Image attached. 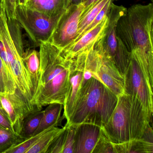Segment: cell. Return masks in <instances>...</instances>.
<instances>
[{"label": "cell", "instance_id": "cell-1", "mask_svg": "<svg viewBox=\"0 0 153 153\" xmlns=\"http://www.w3.org/2000/svg\"><path fill=\"white\" fill-rule=\"evenodd\" d=\"M116 33L139 65L153 93V3L136 4L127 9L118 21Z\"/></svg>", "mask_w": 153, "mask_h": 153}, {"label": "cell", "instance_id": "cell-2", "mask_svg": "<svg viewBox=\"0 0 153 153\" xmlns=\"http://www.w3.org/2000/svg\"><path fill=\"white\" fill-rule=\"evenodd\" d=\"M152 115L137 98L123 94L118 97L111 115L102 128L113 143L140 139Z\"/></svg>", "mask_w": 153, "mask_h": 153}, {"label": "cell", "instance_id": "cell-3", "mask_svg": "<svg viewBox=\"0 0 153 153\" xmlns=\"http://www.w3.org/2000/svg\"><path fill=\"white\" fill-rule=\"evenodd\" d=\"M117 101V96L92 77L82 86L73 113L67 123H88L102 128L111 115Z\"/></svg>", "mask_w": 153, "mask_h": 153}, {"label": "cell", "instance_id": "cell-4", "mask_svg": "<svg viewBox=\"0 0 153 153\" xmlns=\"http://www.w3.org/2000/svg\"><path fill=\"white\" fill-rule=\"evenodd\" d=\"M22 29L16 19H8L4 6L0 2V40L7 52L14 80L18 84L28 79L24 61L25 49Z\"/></svg>", "mask_w": 153, "mask_h": 153}, {"label": "cell", "instance_id": "cell-5", "mask_svg": "<svg viewBox=\"0 0 153 153\" xmlns=\"http://www.w3.org/2000/svg\"><path fill=\"white\" fill-rule=\"evenodd\" d=\"M59 16H49L30 8L25 4H18L15 19L26 33L32 48H35L49 41Z\"/></svg>", "mask_w": 153, "mask_h": 153}, {"label": "cell", "instance_id": "cell-6", "mask_svg": "<svg viewBox=\"0 0 153 153\" xmlns=\"http://www.w3.org/2000/svg\"><path fill=\"white\" fill-rule=\"evenodd\" d=\"M84 11L82 3L64 10L59 16L48 42L62 50L74 42L77 35L79 20Z\"/></svg>", "mask_w": 153, "mask_h": 153}, {"label": "cell", "instance_id": "cell-7", "mask_svg": "<svg viewBox=\"0 0 153 153\" xmlns=\"http://www.w3.org/2000/svg\"><path fill=\"white\" fill-rule=\"evenodd\" d=\"M39 47L40 72L37 90L62 72L71 68L73 62V59L66 58L61 50L51 43H42Z\"/></svg>", "mask_w": 153, "mask_h": 153}, {"label": "cell", "instance_id": "cell-8", "mask_svg": "<svg viewBox=\"0 0 153 153\" xmlns=\"http://www.w3.org/2000/svg\"><path fill=\"white\" fill-rule=\"evenodd\" d=\"M123 76L124 94L137 98L147 111L153 113V93L149 88L139 65L132 56Z\"/></svg>", "mask_w": 153, "mask_h": 153}, {"label": "cell", "instance_id": "cell-9", "mask_svg": "<svg viewBox=\"0 0 153 153\" xmlns=\"http://www.w3.org/2000/svg\"><path fill=\"white\" fill-rule=\"evenodd\" d=\"M93 77L102 82L117 97L124 94V76L111 60L96 53L92 64Z\"/></svg>", "mask_w": 153, "mask_h": 153}, {"label": "cell", "instance_id": "cell-10", "mask_svg": "<svg viewBox=\"0 0 153 153\" xmlns=\"http://www.w3.org/2000/svg\"><path fill=\"white\" fill-rule=\"evenodd\" d=\"M127 11V9L123 6L111 3L107 15L109 19L108 25L102 36L94 46L100 54L110 59L114 63L117 47L116 26L119 19Z\"/></svg>", "mask_w": 153, "mask_h": 153}, {"label": "cell", "instance_id": "cell-11", "mask_svg": "<svg viewBox=\"0 0 153 153\" xmlns=\"http://www.w3.org/2000/svg\"><path fill=\"white\" fill-rule=\"evenodd\" d=\"M108 21L109 19L106 16L94 28L62 50L64 56L67 59H73L81 53L94 46L103 35Z\"/></svg>", "mask_w": 153, "mask_h": 153}, {"label": "cell", "instance_id": "cell-12", "mask_svg": "<svg viewBox=\"0 0 153 153\" xmlns=\"http://www.w3.org/2000/svg\"><path fill=\"white\" fill-rule=\"evenodd\" d=\"M101 129L94 124L82 123L77 125L74 153H92L100 135Z\"/></svg>", "mask_w": 153, "mask_h": 153}, {"label": "cell", "instance_id": "cell-13", "mask_svg": "<svg viewBox=\"0 0 153 153\" xmlns=\"http://www.w3.org/2000/svg\"><path fill=\"white\" fill-rule=\"evenodd\" d=\"M2 107L9 116L15 132L18 135L24 117L29 113L22 100L15 94L0 93Z\"/></svg>", "mask_w": 153, "mask_h": 153}, {"label": "cell", "instance_id": "cell-14", "mask_svg": "<svg viewBox=\"0 0 153 153\" xmlns=\"http://www.w3.org/2000/svg\"><path fill=\"white\" fill-rule=\"evenodd\" d=\"M83 72L75 66L71 71L69 79V87L63 105L64 115L67 121L73 113L82 87Z\"/></svg>", "mask_w": 153, "mask_h": 153}, {"label": "cell", "instance_id": "cell-15", "mask_svg": "<svg viewBox=\"0 0 153 153\" xmlns=\"http://www.w3.org/2000/svg\"><path fill=\"white\" fill-rule=\"evenodd\" d=\"M24 61L30 82L33 98L39 85L40 72L39 51L32 48H27L24 53Z\"/></svg>", "mask_w": 153, "mask_h": 153}, {"label": "cell", "instance_id": "cell-16", "mask_svg": "<svg viewBox=\"0 0 153 153\" xmlns=\"http://www.w3.org/2000/svg\"><path fill=\"white\" fill-rule=\"evenodd\" d=\"M25 4L30 8L50 17L58 16L66 9L65 0H28Z\"/></svg>", "mask_w": 153, "mask_h": 153}, {"label": "cell", "instance_id": "cell-17", "mask_svg": "<svg viewBox=\"0 0 153 153\" xmlns=\"http://www.w3.org/2000/svg\"><path fill=\"white\" fill-rule=\"evenodd\" d=\"M45 110L39 127L34 135L42 132L43 131L53 126H57L62 121L64 115L61 117L63 105L59 103H52L48 105Z\"/></svg>", "mask_w": 153, "mask_h": 153}, {"label": "cell", "instance_id": "cell-18", "mask_svg": "<svg viewBox=\"0 0 153 153\" xmlns=\"http://www.w3.org/2000/svg\"><path fill=\"white\" fill-rule=\"evenodd\" d=\"M112 144L114 153H153V142L142 138Z\"/></svg>", "mask_w": 153, "mask_h": 153}, {"label": "cell", "instance_id": "cell-19", "mask_svg": "<svg viewBox=\"0 0 153 153\" xmlns=\"http://www.w3.org/2000/svg\"><path fill=\"white\" fill-rule=\"evenodd\" d=\"M43 113L42 109H37L30 112L24 117L18 134L23 141L34 135L39 127Z\"/></svg>", "mask_w": 153, "mask_h": 153}, {"label": "cell", "instance_id": "cell-20", "mask_svg": "<svg viewBox=\"0 0 153 153\" xmlns=\"http://www.w3.org/2000/svg\"><path fill=\"white\" fill-rule=\"evenodd\" d=\"M65 126L60 128L53 127L48 131L41 138L31 147L26 153H46L48 149L56 138L65 129Z\"/></svg>", "mask_w": 153, "mask_h": 153}, {"label": "cell", "instance_id": "cell-21", "mask_svg": "<svg viewBox=\"0 0 153 153\" xmlns=\"http://www.w3.org/2000/svg\"><path fill=\"white\" fill-rule=\"evenodd\" d=\"M108 1L109 0H99L92 7L82 14L79 24L77 35L74 41L78 39L82 36Z\"/></svg>", "mask_w": 153, "mask_h": 153}, {"label": "cell", "instance_id": "cell-22", "mask_svg": "<svg viewBox=\"0 0 153 153\" xmlns=\"http://www.w3.org/2000/svg\"><path fill=\"white\" fill-rule=\"evenodd\" d=\"M0 93H5V94H15L22 100L19 95L17 88L16 83L14 79L10 77L8 73L1 57H0ZM22 101L23 102L22 100Z\"/></svg>", "mask_w": 153, "mask_h": 153}, {"label": "cell", "instance_id": "cell-23", "mask_svg": "<svg viewBox=\"0 0 153 153\" xmlns=\"http://www.w3.org/2000/svg\"><path fill=\"white\" fill-rule=\"evenodd\" d=\"M23 140L18 134L0 126V153L5 152Z\"/></svg>", "mask_w": 153, "mask_h": 153}, {"label": "cell", "instance_id": "cell-24", "mask_svg": "<svg viewBox=\"0 0 153 153\" xmlns=\"http://www.w3.org/2000/svg\"><path fill=\"white\" fill-rule=\"evenodd\" d=\"M92 153H114L111 142L102 128Z\"/></svg>", "mask_w": 153, "mask_h": 153}, {"label": "cell", "instance_id": "cell-25", "mask_svg": "<svg viewBox=\"0 0 153 153\" xmlns=\"http://www.w3.org/2000/svg\"><path fill=\"white\" fill-rule=\"evenodd\" d=\"M65 126L64 146L62 153H74L75 135L77 125L66 123Z\"/></svg>", "mask_w": 153, "mask_h": 153}, {"label": "cell", "instance_id": "cell-26", "mask_svg": "<svg viewBox=\"0 0 153 153\" xmlns=\"http://www.w3.org/2000/svg\"><path fill=\"white\" fill-rule=\"evenodd\" d=\"M65 128L50 146L46 153H62L64 143Z\"/></svg>", "mask_w": 153, "mask_h": 153}, {"label": "cell", "instance_id": "cell-27", "mask_svg": "<svg viewBox=\"0 0 153 153\" xmlns=\"http://www.w3.org/2000/svg\"><path fill=\"white\" fill-rule=\"evenodd\" d=\"M0 2L4 6L8 19H15L18 0H0Z\"/></svg>", "mask_w": 153, "mask_h": 153}, {"label": "cell", "instance_id": "cell-28", "mask_svg": "<svg viewBox=\"0 0 153 153\" xmlns=\"http://www.w3.org/2000/svg\"><path fill=\"white\" fill-rule=\"evenodd\" d=\"M0 126L16 133L9 116L3 108H0Z\"/></svg>", "mask_w": 153, "mask_h": 153}, {"label": "cell", "instance_id": "cell-29", "mask_svg": "<svg viewBox=\"0 0 153 153\" xmlns=\"http://www.w3.org/2000/svg\"><path fill=\"white\" fill-rule=\"evenodd\" d=\"M0 57L3 61L4 66H5V68H6L9 75L14 79L12 72H11V69H10V65L8 59L7 52H6L3 43L1 40H0Z\"/></svg>", "mask_w": 153, "mask_h": 153}, {"label": "cell", "instance_id": "cell-30", "mask_svg": "<svg viewBox=\"0 0 153 153\" xmlns=\"http://www.w3.org/2000/svg\"><path fill=\"white\" fill-rule=\"evenodd\" d=\"M99 0H84L82 3L84 7V13L92 7Z\"/></svg>", "mask_w": 153, "mask_h": 153}, {"label": "cell", "instance_id": "cell-31", "mask_svg": "<svg viewBox=\"0 0 153 153\" xmlns=\"http://www.w3.org/2000/svg\"><path fill=\"white\" fill-rule=\"evenodd\" d=\"M84 0H65V9L73 5H78L83 3Z\"/></svg>", "mask_w": 153, "mask_h": 153}, {"label": "cell", "instance_id": "cell-32", "mask_svg": "<svg viewBox=\"0 0 153 153\" xmlns=\"http://www.w3.org/2000/svg\"><path fill=\"white\" fill-rule=\"evenodd\" d=\"M26 3V0H18V4H25Z\"/></svg>", "mask_w": 153, "mask_h": 153}, {"label": "cell", "instance_id": "cell-33", "mask_svg": "<svg viewBox=\"0 0 153 153\" xmlns=\"http://www.w3.org/2000/svg\"><path fill=\"white\" fill-rule=\"evenodd\" d=\"M0 108H3V107H2V104H1V99H0Z\"/></svg>", "mask_w": 153, "mask_h": 153}, {"label": "cell", "instance_id": "cell-34", "mask_svg": "<svg viewBox=\"0 0 153 153\" xmlns=\"http://www.w3.org/2000/svg\"><path fill=\"white\" fill-rule=\"evenodd\" d=\"M151 1H152V3H153V0H150Z\"/></svg>", "mask_w": 153, "mask_h": 153}, {"label": "cell", "instance_id": "cell-35", "mask_svg": "<svg viewBox=\"0 0 153 153\" xmlns=\"http://www.w3.org/2000/svg\"><path fill=\"white\" fill-rule=\"evenodd\" d=\"M28 1V0H27L26 2H27V1Z\"/></svg>", "mask_w": 153, "mask_h": 153}, {"label": "cell", "instance_id": "cell-36", "mask_svg": "<svg viewBox=\"0 0 153 153\" xmlns=\"http://www.w3.org/2000/svg\"><path fill=\"white\" fill-rule=\"evenodd\" d=\"M26 1H27V0H26Z\"/></svg>", "mask_w": 153, "mask_h": 153}]
</instances>
